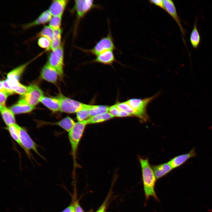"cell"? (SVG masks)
I'll use <instances>...</instances> for the list:
<instances>
[{"label":"cell","mask_w":212,"mask_h":212,"mask_svg":"<svg viewBox=\"0 0 212 212\" xmlns=\"http://www.w3.org/2000/svg\"><path fill=\"white\" fill-rule=\"evenodd\" d=\"M159 94L158 93L152 97L143 99H130L126 102L133 110L135 117L139 118L141 122H145L148 121L149 118L147 113V107L149 103Z\"/></svg>","instance_id":"obj_2"},{"label":"cell","mask_w":212,"mask_h":212,"mask_svg":"<svg viewBox=\"0 0 212 212\" xmlns=\"http://www.w3.org/2000/svg\"><path fill=\"white\" fill-rule=\"evenodd\" d=\"M83 0L75 1L74 8L77 13L78 19L82 17L86 14L83 7Z\"/></svg>","instance_id":"obj_27"},{"label":"cell","mask_w":212,"mask_h":212,"mask_svg":"<svg viewBox=\"0 0 212 212\" xmlns=\"http://www.w3.org/2000/svg\"><path fill=\"white\" fill-rule=\"evenodd\" d=\"M163 3L164 10L167 12L176 22L179 27L181 33L185 37L186 31L182 26L181 19L178 14L174 2L171 0H164Z\"/></svg>","instance_id":"obj_10"},{"label":"cell","mask_w":212,"mask_h":212,"mask_svg":"<svg viewBox=\"0 0 212 212\" xmlns=\"http://www.w3.org/2000/svg\"><path fill=\"white\" fill-rule=\"evenodd\" d=\"M120 110L117 108L116 104L110 107L109 112L114 117H118Z\"/></svg>","instance_id":"obj_35"},{"label":"cell","mask_w":212,"mask_h":212,"mask_svg":"<svg viewBox=\"0 0 212 212\" xmlns=\"http://www.w3.org/2000/svg\"><path fill=\"white\" fill-rule=\"evenodd\" d=\"M27 87L26 92L21 96V99L29 104L35 106L40 102L44 96L43 92L39 87L35 84H31Z\"/></svg>","instance_id":"obj_6"},{"label":"cell","mask_w":212,"mask_h":212,"mask_svg":"<svg viewBox=\"0 0 212 212\" xmlns=\"http://www.w3.org/2000/svg\"><path fill=\"white\" fill-rule=\"evenodd\" d=\"M76 117L78 121L87 120L90 117L89 109H84L77 112L76 113Z\"/></svg>","instance_id":"obj_30"},{"label":"cell","mask_w":212,"mask_h":212,"mask_svg":"<svg viewBox=\"0 0 212 212\" xmlns=\"http://www.w3.org/2000/svg\"><path fill=\"white\" fill-rule=\"evenodd\" d=\"M197 19L196 18L190 36V41L191 44L193 47L195 49L198 48L201 41L200 34L197 27Z\"/></svg>","instance_id":"obj_21"},{"label":"cell","mask_w":212,"mask_h":212,"mask_svg":"<svg viewBox=\"0 0 212 212\" xmlns=\"http://www.w3.org/2000/svg\"><path fill=\"white\" fill-rule=\"evenodd\" d=\"M62 32L60 29L54 30L53 38L51 42L50 49L53 50L61 45Z\"/></svg>","instance_id":"obj_25"},{"label":"cell","mask_w":212,"mask_h":212,"mask_svg":"<svg viewBox=\"0 0 212 212\" xmlns=\"http://www.w3.org/2000/svg\"><path fill=\"white\" fill-rule=\"evenodd\" d=\"M2 81L4 86V90L9 95L15 93L13 90L8 85L6 80Z\"/></svg>","instance_id":"obj_36"},{"label":"cell","mask_w":212,"mask_h":212,"mask_svg":"<svg viewBox=\"0 0 212 212\" xmlns=\"http://www.w3.org/2000/svg\"><path fill=\"white\" fill-rule=\"evenodd\" d=\"M87 124V120L82 122L78 121L76 122L72 129L68 132L74 168H75L77 165L76 161V156L79 144Z\"/></svg>","instance_id":"obj_3"},{"label":"cell","mask_w":212,"mask_h":212,"mask_svg":"<svg viewBox=\"0 0 212 212\" xmlns=\"http://www.w3.org/2000/svg\"><path fill=\"white\" fill-rule=\"evenodd\" d=\"M46 124L54 125L62 127L69 132L73 128L76 122L71 117L67 116L61 120L55 122H45Z\"/></svg>","instance_id":"obj_18"},{"label":"cell","mask_w":212,"mask_h":212,"mask_svg":"<svg viewBox=\"0 0 212 212\" xmlns=\"http://www.w3.org/2000/svg\"><path fill=\"white\" fill-rule=\"evenodd\" d=\"M1 114L7 127L16 123L14 114L9 108L5 106H0Z\"/></svg>","instance_id":"obj_17"},{"label":"cell","mask_w":212,"mask_h":212,"mask_svg":"<svg viewBox=\"0 0 212 212\" xmlns=\"http://www.w3.org/2000/svg\"><path fill=\"white\" fill-rule=\"evenodd\" d=\"M38 44L41 47L49 50L50 48L51 42L47 38L42 37L39 39Z\"/></svg>","instance_id":"obj_31"},{"label":"cell","mask_w":212,"mask_h":212,"mask_svg":"<svg viewBox=\"0 0 212 212\" xmlns=\"http://www.w3.org/2000/svg\"><path fill=\"white\" fill-rule=\"evenodd\" d=\"M60 102V111L67 113H74L84 109H89L91 105L83 103L59 94L57 97Z\"/></svg>","instance_id":"obj_4"},{"label":"cell","mask_w":212,"mask_h":212,"mask_svg":"<svg viewBox=\"0 0 212 212\" xmlns=\"http://www.w3.org/2000/svg\"><path fill=\"white\" fill-rule=\"evenodd\" d=\"M40 102L53 112L60 111V102L57 98L43 96Z\"/></svg>","instance_id":"obj_15"},{"label":"cell","mask_w":212,"mask_h":212,"mask_svg":"<svg viewBox=\"0 0 212 212\" xmlns=\"http://www.w3.org/2000/svg\"><path fill=\"white\" fill-rule=\"evenodd\" d=\"M51 14L49 10L43 12L34 21L24 26V28L26 29L32 26L46 23L49 21L52 18Z\"/></svg>","instance_id":"obj_20"},{"label":"cell","mask_w":212,"mask_h":212,"mask_svg":"<svg viewBox=\"0 0 212 212\" xmlns=\"http://www.w3.org/2000/svg\"><path fill=\"white\" fill-rule=\"evenodd\" d=\"M114 117L109 112L102 114L91 117L87 120V124L102 122Z\"/></svg>","instance_id":"obj_22"},{"label":"cell","mask_w":212,"mask_h":212,"mask_svg":"<svg viewBox=\"0 0 212 212\" xmlns=\"http://www.w3.org/2000/svg\"><path fill=\"white\" fill-rule=\"evenodd\" d=\"M19 140L22 148L29 154L30 150H33L40 155L37 149V144L31 138L26 130L19 126Z\"/></svg>","instance_id":"obj_8"},{"label":"cell","mask_w":212,"mask_h":212,"mask_svg":"<svg viewBox=\"0 0 212 212\" xmlns=\"http://www.w3.org/2000/svg\"><path fill=\"white\" fill-rule=\"evenodd\" d=\"M93 4V1L91 0H83V7L86 14L92 7Z\"/></svg>","instance_id":"obj_33"},{"label":"cell","mask_w":212,"mask_h":212,"mask_svg":"<svg viewBox=\"0 0 212 212\" xmlns=\"http://www.w3.org/2000/svg\"><path fill=\"white\" fill-rule=\"evenodd\" d=\"M62 212H75V206L73 204H71Z\"/></svg>","instance_id":"obj_38"},{"label":"cell","mask_w":212,"mask_h":212,"mask_svg":"<svg viewBox=\"0 0 212 212\" xmlns=\"http://www.w3.org/2000/svg\"><path fill=\"white\" fill-rule=\"evenodd\" d=\"M19 126L15 123L13 125L7 126L6 129L7 130L12 138L21 148L22 146L20 142L19 134Z\"/></svg>","instance_id":"obj_24"},{"label":"cell","mask_w":212,"mask_h":212,"mask_svg":"<svg viewBox=\"0 0 212 212\" xmlns=\"http://www.w3.org/2000/svg\"><path fill=\"white\" fill-rule=\"evenodd\" d=\"M31 61L19 66L7 74L6 80L9 85L14 91L20 83L19 81L20 77Z\"/></svg>","instance_id":"obj_9"},{"label":"cell","mask_w":212,"mask_h":212,"mask_svg":"<svg viewBox=\"0 0 212 212\" xmlns=\"http://www.w3.org/2000/svg\"><path fill=\"white\" fill-rule=\"evenodd\" d=\"M40 75L43 79L53 84L56 83L59 77L57 70L47 63L42 68Z\"/></svg>","instance_id":"obj_11"},{"label":"cell","mask_w":212,"mask_h":212,"mask_svg":"<svg viewBox=\"0 0 212 212\" xmlns=\"http://www.w3.org/2000/svg\"><path fill=\"white\" fill-rule=\"evenodd\" d=\"M54 31L49 26H45L40 31L39 35L47 38L51 42L53 38Z\"/></svg>","instance_id":"obj_26"},{"label":"cell","mask_w":212,"mask_h":212,"mask_svg":"<svg viewBox=\"0 0 212 212\" xmlns=\"http://www.w3.org/2000/svg\"><path fill=\"white\" fill-rule=\"evenodd\" d=\"M139 160L141 169L145 203L150 197H152L155 200L159 201L155 190L157 179L148 159L139 157Z\"/></svg>","instance_id":"obj_1"},{"label":"cell","mask_w":212,"mask_h":212,"mask_svg":"<svg viewBox=\"0 0 212 212\" xmlns=\"http://www.w3.org/2000/svg\"><path fill=\"white\" fill-rule=\"evenodd\" d=\"M152 167L157 180L163 177L173 169L168 162L153 165Z\"/></svg>","instance_id":"obj_16"},{"label":"cell","mask_w":212,"mask_h":212,"mask_svg":"<svg viewBox=\"0 0 212 212\" xmlns=\"http://www.w3.org/2000/svg\"><path fill=\"white\" fill-rule=\"evenodd\" d=\"M47 63L55 69L57 71L60 79L64 76V51L61 45L52 50L49 55Z\"/></svg>","instance_id":"obj_5"},{"label":"cell","mask_w":212,"mask_h":212,"mask_svg":"<svg viewBox=\"0 0 212 212\" xmlns=\"http://www.w3.org/2000/svg\"><path fill=\"white\" fill-rule=\"evenodd\" d=\"M196 155L195 148H194L188 153L173 158L168 163L173 169L180 166L190 159L195 157Z\"/></svg>","instance_id":"obj_12"},{"label":"cell","mask_w":212,"mask_h":212,"mask_svg":"<svg viewBox=\"0 0 212 212\" xmlns=\"http://www.w3.org/2000/svg\"><path fill=\"white\" fill-rule=\"evenodd\" d=\"M116 105L119 110L127 112L131 117H135V114L133 110L126 101L122 102H117Z\"/></svg>","instance_id":"obj_28"},{"label":"cell","mask_w":212,"mask_h":212,"mask_svg":"<svg viewBox=\"0 0 212 212\" xmlns=\"http://www.w3.org/2000/svg\"><path fill=\"white\" fill-rule=\"evenodd\" d=\"M105 206L104 205H102V207L100 208L99 209L97 212H104L105 210Z\"/></svg>","instance_id":"obj_40"},{"label":"cell","mask_w":212,"mask_h":212,"mask_svg":"<svg viewBox=\"0 0 212 212\" xmlns=\"http://www.w3.org/2000/svg\"><path fill=\"white\" fill-rule=\"evenodd\" d=\"M68 1L67 0H54L51 4L49 10L53 16H62Z\"/></svg>","instance_id":"obj_14"},{"label":"cell","mask_w":212,"mask_h":212,"mask_svg":"<svg viewBox=\"0 0 212 212\" xmlns=\"http://www.w3.org/2000/svg\"><path fill=\"white\" fill-rule=\"evenodd\" d=\"M112 51H108L98 55L94 61L105 64H111L116 61Z\"/></svg>","instance_id":"obj_19"},{"label":"cell","mask_w":212,"mask_h":212,"mask_svg":"<svg viewBox=\"0 0 212 212\" xmlns=\"http://www.w3.org/2000/svg\"><path fill=\"white\" fill-rule=\"evenodd\" d=\"M28 87L20 83L18 86L14 90L15 93L19 94L21 96L24 95L26 92Z\"/></svg>","instance_id":"obj_32"},{"label":"cell","mask_w":212,"mask_h":212,"mask_svg":"<svg viewBox=\"0 0 212 212\" xmlns=\"http://www.w3.org/2000/svg\"><path fill=\"white\" fill-rule=\"evenodd\" d=\"M9 95L5 91H0V106H5L6 102Z\"/></svg>","instance_id":"obj_34"},{"label":"cell","mask_w":212,"mask_h":212,"mask_svg":"<svg viewBox=\"0 0 212 212\" xmlns=\"http://www.w3.org/2000/svg\"><path fill=\"white\" fill-rule=\"evenodd\" d=\"M149 1L151 4H153L164 10L163 0H150Z\"/></svg>","instance_id":"obj_37"},{"label":"cell","mask_w":212,"mask_h":212,"mask_svg":"<svg viewBox=\"0 0 212 212\" xmlns=\"http://www.w3.org/2000/svg\"><path fill=\"white\" fill-rule=\"evenodd\" d=\"M115 49L112 38L110 35H108L102 38L93 48L87 51L97 56L105 52L113 51Z\"/></svg>","instance_id":"obj_7"},{"label":"cell","mask_w":212,"mask_h":212,"mask_svg":"<svg viewBox=\"0 0 212 212\" xmlns=\"http://www.w3.org/2000/svg\"><path fill=\"white\" fill-rule=\"evenodd\" d=\"M61 16H54L49 21V26L54 30L60 29L62 21Z\"/></svg>","instance_id":"obj_29"},{"label":"cell","mask_w":212,"mask_h":212,"mask_svg":"<svg viewBox=\"0 0 212 212\" xmlns=\"http://www.w3.org/2000/svg\"><path fill=\"white\" fill-rule=\"evenodd\" d=\"M74 206L75 212H83L82 209L78 203H76Z\"/></svg>","instance_id":"obj_39"},{"label":"cell","mask_w":212,"mask_h":212,"mask_svg":"<svg viewBox=\"0 0 212 212\" xmlns=\"http://www.w3.org/2000/svg\"><path fill=\"white\" fill-rule=\"evenodd\" d=\"M110 107L104 105H91L89 109L90 117L108 112Z\"/></svg>","instance_id":"obj_23"},{"label":"cell","mask_w":212,"mask_h":212,"mask_svg":"<svg viewBox=\"0 0 212 212\" xmlns=\"http://www.w3.org/2000/svg\"><path fill=\"white\" fill-rule=\"evenodd\" d=\"M35 108V106L29 104L20 98L9 108L14 114H18L30 112Z\"/></svg>","instance_id":"obj_13"}]
</instances>
